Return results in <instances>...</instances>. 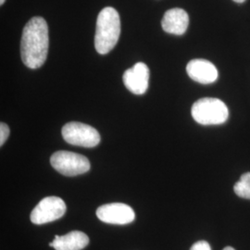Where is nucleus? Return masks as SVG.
<instances>
[{
    "label": "nucleus",
    "mask_w": 250,
    "mask_h": 250,
    "mask_svg": "<svg viewBox=\"0 0 250 250\" xmlns=\"http://www.w3.org/2000/svg\"><path fill=\"white\" fill-rule=\"evenodd\" d=\"M97 216L103 223L109 224H125L133 223L135 219L134 209L124 203H109L100 206Z\"/></svg>",
    "instance_id": "obj_7"
},
{
    "label": "nucleus",
    "mask_w": 250,
    "mask_h": 250,
    "mask_svg": "<svg viewBox=\"0 0 250 250\" xmlns=\"http://www.w3.org/2000/svg\"><path fill=\"white\" fill-rule=\"evenodd\" d=\"M5 1H6V0H0V5H3V4L5 3Z\"/></svg>",
    "instance_id": "obj_17"
},
{
    "label": "nucleus",
    "mask_w": 250,
    "mask_h": 250,
    "mask_svg": "<svg viewBox=\"0 0 250 250\" xmlns=\"http://www.w3.org/2000/svg\"><path fill=\"white\" fill-rule=\"evenodd\" d=\"M48 26L42 17L31 19L23 28L21 54L24 65L33 70L43 66L48 53Z\"/></svg>",
    "instance_id": "obj_1"
},
{
    "label": "nucleus",
    "mask_w": 250,
    "mask_h": 250,
    "mask_svg": "<svg viewBox=\"0 0 250 250\" xmlns=\"http://www.w3.org/2000/svg\"><path fill=\"white\" fill-rule=\"evenodd\" d=\"M233 191L238 197L250 199V172L242 174L240 180L233 186Z\"/></svg>",
    "instance_id": "obj_12"
},
{
    "label": "nucleus",
    "mask_w": 250,
    "mask_h": 250,
    "mask_svg": "<svg viewBox=\"0 0 250 250\" xmlns=\"http://www.w3.org/2000/svg\"><path fill=\"white\" fill-rule=\"evenodd\" d=\"M191 113L197 124L202 125H223L229 118V110L225 103L212 98L197 100L192 106Z\"/></svg>",
    "instance_id": "obj_3"
},
{
    "label": "nucleus",
    "mask_w": 250,
    "mask_h": 250,
    "mask_svg": "<svg viewBox=\"0 0 250 250\" xmlns=\"http://www.w3.org/2000/svg\"><path fill=\"white\" fill-rule=\"evenodd\" d=\"M9 133L10 131H9V126L4 123H1L0 124V146H3L7 141Z\"/></svg>",
    "instance_id": "obj_13"
},
{
    "label": "nucleus",
    "mask_w": 250,
    "mask_h": 250,
    "mask_svg": "<svg viewBox=\"0 0 250 250\" xmlns=\"http://www.w3.org/2000/svg\"><path fill=\"white\" fill-rule=\"evenodd\" d=\"M189 25V16L188 12L183 9H169L165 12L162 21V29L170 35L182 36L184 35Z\"/></svg>",
    "instance_id": "obj_10"
},
{
    "label": "nucleus",
    "mask_w": 250,
    "mask_h": 250,
    "mask_svg": "<svg viewBox=\"0 0 250 250\" xmlns=\"http://www.w3.org/2000/svg\"><path fill=\"white\" fill-rule=\"evenodd\" d=\"M121 35V19L116 9L107 7L99 12L95 35V47L106 55L117 45Z\"/></svg>",
    "instance_id": "obj_2"
},
{
    "label": "nucleus",
    "mask_w": 250,
    "mask_h": 250,
    "mask_svg": "<svg viewBox=\"0 0 250 250\" xmlns=\"http://www.w3.org/2000/svg\"><path fill=\"white\" fill-rule=\"evenodd\" d=\"M123 80L126 88L134 95H143L148 88L149 69L143 62H137L125 71Z\"/></svg>",
    "instance_id": "obj_8"
},
{
    "label": "nucleus",
    "mask_w": 250,
    "mask_h": 250,
    "mask_svg": "<svg viewBox=\"0 0 250 250\" xmlns=\"http://www.w3.org/2000/svg\"><path fill=\"white\" fill-rule=\"evenodd\" d=\"M63 138L67 143L83 147H95L100 143V134L92 126L72 122L63 126Z\"/></svg>",
    "instance_id": "obj_5"
},
{
    "label": "nucleus",
    "mask_w": 250,
    "mask_h": 250,
    "mask_svg": "<svg viewBox=\"0 0 250 250\" xmlns=\"http://www.w3.org/2000/svg\"><path fill=\"white\" fill-rule=\"evenodd\" d=\"M190 250H211V248L207 241H198L191 247Z\"/></svg>",
    "instance_id": "obj_14"
},
{
    "label": "nucleus",
    "mask_w": 250,
    "mask_h": 250,
    "mask_svg": "<svg viewBox=\"0 0 250 250\" xmlns=\"http://www.w3.org/2000/svg\"><path fill=\"white\" fill-rule=\"evenodd\" d=\"M223 250H235L234 249H232L231 247H226V248H224Z\"/></svg>",
    "instance_id": "obj_16"
},
{
    "label": "nucleus",
    "mask_w": 250,
    "mask_h": 250,
    "mask_svg": "<svg viewBox=\"0 0 250 250\" xmlns=\"http://www.w3.org/2000/svg\"><path fill=\"white\" fill-rule=\"evenodd\" d=\"M50 164L55 170L65 176H76L90 170L88 159L74 152L57 151L50 158Z\"/></svg>",
    "instance_id": "obj_4"
},
{
    "label": "nucleus",
    "mask_w": 250,
    "mask_h": 250,
    "mask_svg": "<svg viewBox=\"0 0 250 250\" xmlns=\"http://www.w3.org/2000/svg\"><path fill=\"white\" fill-rule=\"evenodd\" d=\"M53 248L56 250H82L89 244L84 232L72 231L64 235H55Z\"/></svg>",
    "instance_id": "obj_11"
},
{
    "label": "nucleus",
    "mask_w": 250,
    "mask_h": 250,
    "mask_svg": "<svg viewBox=\"0 0 250 250\" xmlns=\"http://www.w3.org/2000/svg\"><path fill=\"white\" fill-rule=\"evenodd\" d=\"M66 212V204L61 197L43 198L31 213V222L34 224H48L61 219Z\"/></svg>",
    "instance_id": "obj_6"
},
{
    "label": "nucleus",
    "mask_w": 250,
    "mask_h": 250,
    "mask_svg": "<svg viewBox=\"0 0 250 250\" xmlns=\"http://www.w3.org/2000/svg\"><path fill=\"white\" fill-rule=\"evenodd\" d=\"M187 72L192 80L202 84L213 83L219 76V72L214 64L203 59H197L189 62L187 66Z\"/></svg>",
    "instance_id": "obj_9"
},
{
    "label": "nucleus",
    "mask_w": 250,
    "mask_h": 250,
    "mask_svg": "<svg viewBox=\"0 0 250 250\" xmlns=\"http://www.w3.org/2000/svg\"><path fill=\"white\" fill-rule=\"evenodd\" d=\"M232 1H234L236 3H244L246 0H232Z\"/></svg>",
    "instance_id": "obj_15"
}]
</instances>
